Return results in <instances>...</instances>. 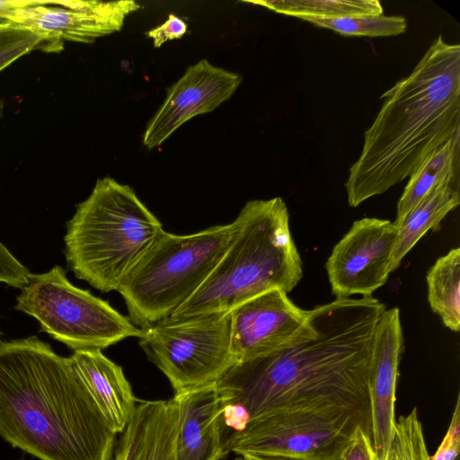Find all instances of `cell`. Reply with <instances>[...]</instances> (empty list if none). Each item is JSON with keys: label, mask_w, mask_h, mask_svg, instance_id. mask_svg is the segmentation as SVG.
<instances>
[{"label": "cell", "mask_w": 460, "mask_h": 460, "mask_svg": "<svg viewBox=\"0 0 460 460\" xmlns=\"http://www.w3.org/2000/svg\"><path fill=\"white\" fill-rule=\"evenodd\" d=\"M385 309L372 296L336 298L309 310L308 325L288 345L234 364L216 383L225 440L281 411L345 408L368 416L372 346Z\"/></svg>", "instance_id": "cell-1"}, {"label": "cell", "mask_w": 460, "mask_h": 460, "mask_svg": "<svg viewBox=\"0 0 460 460\" xmlns=\"http://www.w3.org/2000/svg\"><path fill=\"white\" fill-rule=\"evenodd\" d=\"M0 436L40 460H111L116 433L69 358L31 336L0 341Z\"/></svg>", "instance_id": "cell-2"}, {"label": "cell", "mask_w": 460, "mask_h": 460, "mask_svg": "<svg viewBox=\"0 0 460 460\" xmlns=\"http://www.w3.org/2000/svg\"><path fill=\"white\" fill-rule=\"evenodd\" d=\"M381 99L345 182L352 208L410 177L460 132V45L439 35L411 73Z\"/></svg>", "instance_id": "cell-3"}, {"label": "cell", "mask_w": 460, "mask_h": 460, "mask_svg": "<svg viewBox=\"0 0 460 460\" xmlns=\"http://www.w3.org/2000/svg\"><path fill=\"white\" fill-rule=\"evenodd\" d=\"M234 222L233 238L220 260L169 319L230 312L273 289L288 293L302 279L303 263L282 198L246 202Z\"/></svg>", "instance_id": "cell-4"}, {"label": "cell", "mask_w": 460, "mask_h": 460, "mask_svg": "<svg viewBox=\"0 0 460 460\" xmlns=\"http://www.w3.org/2000/svg\"><path fill=\"white\" fill-rule=\"evenodd\" d=\"M163 231L131 187L101 178L66 222V261L77 279L95 289L118 291Z\"/></svg>", "instance_id": "cell-5"}, {"label": "cell", "mask_w": 460, "mask_h": 460, "mask_svg": "<svg viewBox=\"0 0 460 460\" xmlns=\"http://www.w3.org/2000/svg\"><path fill=\"white\" fill-rule=\"evenodd\" d=\"M234 230V220L189 234L164 230L118 289L130 321L145 328L170 317L208 277Z\"/></svg>", "instance_id": "cell-6"}, {"label": "cell", "mask_w": 460, "mask_h": 460, "mask_svg": "<svg viewBox=\"0 0 460 460\" xmlns=\"http://www.w3.org/2000/svg\"><path fill=\"white\" fill-rule=\"evenodd\" d=\"M15 309L35 318L43 332L74 351L102 350L143 333L109 302L73 285L59 265L31 273Z\"/></svg>", "instance_id": "cell-7"}, {"label": "cell", "mask_w": 460, "mask_h": 460, "mask_svg": "<svg viewBox=\"0 0 460 460\" xmlns=\"http://www.w3.org/2000/svg\"><path fill=\"white\" fill-rule=\"evenodd\" d=\"M142 329L139 345L167 377L174 394L217 383L236 363L230 312L166 318Z\"/></svg>", "instance_id": "cell-8"}, {"label": "cell", "mask_w": 460, "mask_h": 460, "mask_svg": "<svg viewBox=\"0 0 460 460\" xmlns=\"http://www.w3.org/2000/svg\"><path fill=\"white\" fill-rule=\"evenodd\" d=\"M358 425L369 429L368 416L352 409L281 411L252 420L240 432L229 436L224 452L226 456L234 453L333 460Z\"/></svg>", "instance_id": "cell-9"}, {"label": "cell", "mask_w": 460, "mask_h": 460, "mask_svg": "<svg viewBox=\"0 0 460 460\" xmlns=\"http://www.w3.org/2000/svg\"><path fill=\"white\" fill-rule=\"evenodd\" d=\"M140 8L132 0L31 1L4 14L1 20L37 34L49 51H59L63 41L92 43L121 30L125 19Z\"/></svg>", "instance_id": "cell-10"}, {"label": "cell", "mask_w": 460, "mask_h": 460, "mask_svg": "<svg viewBox=\"0 0 460 460\" xmlns=\"http://www.w3.org/2000/svg\"><path fill=\"white\" fill-rule=\"evenodd\" d=\"M398 228L376 217L356 220L335 244L326 263L332 293L336 298L372 296L391 273V257Z\"/></svg>", "instance_id": "cell-11"}, {"label": "cell", "mask_w": 460, "mask_h": 460, "mask_svg": "<svg viewBox=\"0 0 460 460\" xmlns=\"http://www.w3.org/2000/svg\"><path fill=\"white\" fill-rule=\"evenodd\" d=\"M242 81L240 74L216 66L207 59L188 66L167 89L164 102L148 121L143 134L144 146H161L188 120L215 111L234 95Z\"/></svg>", "instance_id": "cell-12"}, {"label": "cell", "mask_w": 460, "mask_h": 460, "mask_svg": "<svg viewBox=\"0 0 460 460\" xmlns=\"http://www.w3.org/2000/svg\"><path fill=\"white\" fill-rule=\"evenodd\" d=\"M310 311L281 289L251 298L230 311L231 350L236 362L269 354L291 343L309 323Z\"/></svg>", "instance_id": "cell-13"}, {"label": "cell", "mask_w": 460, "mask_h": 460, "mask_svg": "<svg viewBox=\"0 0 460 460\" xmlns=\"http://www.w3.org/2000/svg\"><path fill=\"white\" fill-rule=\"evenodd\" d=\"M403 347L400 311L385 309L377 323L368 369L369 430L376 460H384L395 425L398 367Z\"/></svg>", "instance_id": "cell-14"}, {"label": "cell", "mask_w": 460, "mask_h": 460, "mask_svg": "<svg viewBox=\"0 0 460 460\" xmlns=\"http://www.w3.org/2000/svg\"><path fill=\"white\" fill-rule=\"evenodd\" d=\"M173 398L179 407L176 460L226 457L223 403L216 383L176 394Z\"/></svg>", "instance_id": "cell-15"}, {"label": "cell", "mask_w": 460, "mask_h": 460, "mask_svg": "<svg viewBox=\"0 0 460 460\" xmlns=\"http://www.w3.org/2000/svg\"><path fill=\"white\" fill-rule=\"evenodd\" d=\"M176 400L144 401L122 432L114 460H176Z\"/></svg>", "instance_id": "cell-16"}, {"label": "cell", "mask_w": 460, "mask_h": 460, "mask_svg": "<svg viewBox=\"0 0 460 460\" xmlns=\"http://www.w3.org/2000/svg\"><path fill=\"white\" fill-rule=\"evenodd\" d=\"M68 358L110 428L122 433L137 404L121 367L101 349L75 350Z\"/></svg>", "instance_id": "cell-17"}, {"label": "cell", "mask_w": 460, "mask_h": 460, "mask_svg": "<svg viewBox=\"0 0 460 460\" xmlns=\"http://www.w3.org/2000/svg\"><path fill=\"white\" fill-rule=\"evenodd\" d=\"M460 203L459 183H443L433 188L395 225L397 238L391 257V272L429 230L439 227L444 217Z\"/></svg>", "instance_id": "cell-18"}, {"label": "cell", "mask_w": 460, "mask_h": 460, "mask_svg": "<svg viewBox=\"0 0 460 460\" xmlns=\"http://www.w3.org/2000/svg\"><path fill=\"white\" fill-rule=\"evenodd\" d=\"M460 132L437 149L410 176L397 203V225L436 186L459 183Z\"/></svg>", "instance_id": "cell-19"}, {"label": "cell", "mask_w": 460, "mask_h": 460, "mask_svg": "<svg viewBox=\"0 0 460 460\" xmlns=\"http://www.w3.org/2000/svg\"><path fill=\"white\" fill-rule=\"evenodd\" d=\"M426 281L428 301L443 324L453 332L460 330V248L451 249L429 270Z\"/></svg>", "instance_id": "cell-20"}, {"label": "cell", "mask_w": 460, "mask_h": 460, "mask_svg": "<svg viewBox=\"0 0 460 460\" xmlns=\"http://www.w3.org/2000/svg\"><path fill=\"white\" fill-rule=\"evenodd\" d=\"M243 2L260 5L275 13L301 20L383 14V6L377 0H246Z\"/></svg>", "instance_id": "cell-21"}, {"label": "cell", "mask_w": 460, "mask_h": 460, "mask_svg": "<svg viewBox=\"0 0 460 460\" xmlns=\"http://www.w3.org/2000/svg\"><path fill=\"white\" fill-rule=\"evenodd\" d=\"M304 21L343 36L389 37L404 33L407 21L402 15H368L338 19L306 18Z\"/></svg>", "instance_id": "cell-22"}, {"label": "cell", "mask_w": 460, "mask_h": 460, "mask_svg": "<svg viewBox=\"0 0 460 460\" xmlns=\"http://www.w3.org/2000/svg\"><path fill=\"white\" fill-rule=\"evenodd\" d=\"M421 422L417 408L395 421L384 460H429Z\"/></svg>", "instance_id": "cell-23"}, {"label": "cell", "mask_w": 460, "mask_h": 460, "mask_svg": "<svg viewBox=\"0 0 460 460\" xmlns=\"http://www.w3.org/2000/svg\"><path fill=\"white\" fill-rule=\"evenodd\" d=\"M48 50L42 38L32 31L0 20V72L34 49Z\"/></svg>", "instance_id": "cell-24"}, {"label": "cell", "mask_w": 460, "mask_h": 460, "mask_svg": "<svg viewBox=\"0 0 460 460\" xmlns=\"http://www.w3.org/2000/svg\"><path fill=\"white\" fill-rule=\"evenodd\" d=\"M4 101L0 100V118ZM31 272L0 241V283L22 288L28 282Z\"/></svg>", "instance_id": "cell-25"}, {"label": "cell", "mask_w": 460, "mask_h": 460, "mask_svg": "<svg viewBox=\"0 0 460 460\" xmlns=\"http://www.w3.org/2000/svg\"><path fill=\"white\" fill-rule=\"evenodd\" d=\"M337 458L338 460H376L369 429L365 425L357 426L344 443Z\"/></svg>", "instance_id": "cell-26"}, {"label": "cell", "mask_w": 460, "mask_h": 460, "mask_svg": "<svg viewBox=\"0 0 460 460\" xmlns=\"http://www.w3.org/2000/svg\"><path fill=\"white\" fill-rule=\"evenodd\" d=\"M460 451V394L458 393L446 435L429 460H457Z\"/></svg>", "instance_id": "cell-27"}, {"label": "cell", "mask_w": 460, "mask_h": 460, "mask_svg": "<svg viewBox=\"0 0 460 460\" xmlns=\"http://www.w3.org/2000/svg\"><path fill=\"white\" fill-rule=\"evenodd\" d=\"M187 31L188 25L185 21L170 13L162 24L149 30L146 37L153 40L155 48H159L168 40L182 38Z\"/></svg>", "instance_id": "cell-28"}, {"label": "cell", "mask_w": 460, "mask_h": 460, "mask_svg": "<svg viewBox=\"0 0 460 460\" xmlns=\"http://www.w3.org/2000/svg\"><path fill=\"white\" fill-rule=\"evenodd\" d=\"M31 0H0V20L4 14L11 10L24 6Z\"/></svg>", "instance_id": "cell-29"}, {"label": "cell", "mask_w": 460, "mask_h": 460, "mask_svg": "<svg viewBox=\"0 0 460 460\" xmlns=\"http://www.w3.org/2000/svg\"><path fill=\"white\" fill-rule=\"evenodd\" d=\"M246 460H300L296 458L271 456H260V455H246L243 456Z\"/></svg>", "instance_id": "cell-30"}, {"label": "cell", "mask_w": 460, "mask_h": 460, "mask_svg": "<svg viewBox=\"0 0 460 460\" xmlns=\"http://www.w3.org/2000/svg\"><path fill=\"white\" fill-rule=\"evenodd\" d=\"M219 460H246V458L243 456H235L233 458H226V457H223Z\"/></svg>", "instance_id": "cell-31"}, {"label": "cell", "mask_w": 460, "mask_h": 460, "mask_svg": "<svg viewBox=\"0 0 460 460\" xmlns=\"http://www.w3.org/2000/svg\"><path fill=\"white\" fill-rule=\"evenodd\" d=\"M333 460H338V458H335V459H333Z\"/></svg>", "instance_id": "cell-32"}, {"label": "cell", "mask_w": 460, "mask_h": 460, "mask_svg": "<svg viewBox=\"0 0 460 460\" xmlns=\"http://www.w3.org/2000/svg\"><path fill=\"white\" fill-rule=\"evenodd\" d=\"M457 460H459V458Z\"/></svg>", "instance_id": "cell-33"}]
</instances>
